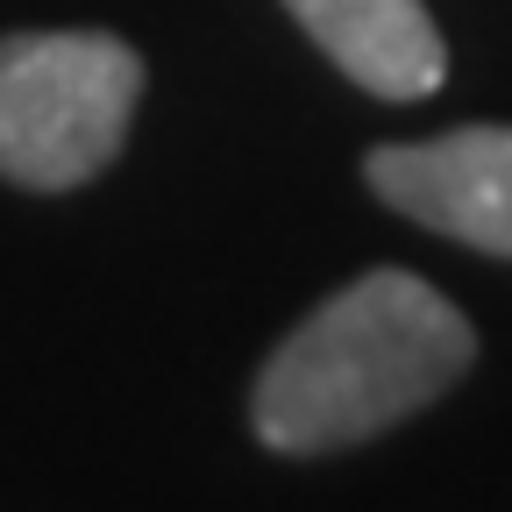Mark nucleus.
Returning <instances> with one entry per match:
<instances>
[{
  "label": "nucleus",
  "mask_w": 512,
  "mask_h": 512,
  "mask_svg": "<svg viewBox=\"0 0 512 512\" xmlns=\"http://www.w3.org/2000/svg\"><path fill=\"white\" fill-rule=\"evenodd\" d=\"M143 100V57L93 36L50 29L0 43V178L29 192L86 185L114 164L128 114Z\"/></svg>",
  "instance_id": "f03ea898"
},
{
  "label": "nucleus",
  "mask_w": 512,
  "mask_h": 512,
  "mask_svg": "<svg viewBox=\"0 0 512 512\" xmlns=\"http://www.w3.org/2000/svg\"><path fill=\"white\" fill-rule=\"evenodd\" d=\"M285 8L377 100H427L448 72L441 29L420 0H285Z\"/></svg>",
  "instance_id": "20e7f679"
},
{
  "label": "nucleus",
  "mask_w": 512,
  "mask_h": 512,
  "mask_svg": "<svg viewBox=\"0 0 512 512\" xmlns=\"http://www.w3.org/2000/svg\"><path fill=\"white\" fill-rule=\"evenodd\" d=\"M477 356L470 320L413 271H370L271 349L249 420L278 456L356 448L434 406Z\"/></svg>",
  "instance_id": "f257e3e1"
},
{
  "label": "nucleus",
  "mask_w": 512,
  "mask_h": 512,
  "mask_svg": "<svg viewBox=\"0 0 512 512\" xmlns=\"http://www.w3.org/2000/svg\"><path fill=\"white\" fill-rule=\"evenodd\" d=\"M370 192L406 221L512 256V128H448L427 143H392L363 164Z\"/></svg>",
  "instance_id": "7ed1b4c3"
}]
</instances>
